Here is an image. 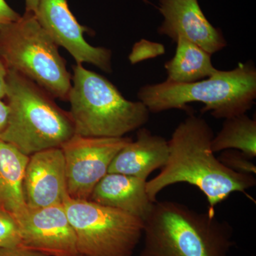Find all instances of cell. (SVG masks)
<instances>
[{"instance_id":"obj_13","label":"cell","mask_w":256,"mask_h":256,"mask_svg":"<svg viewBox=\"0 0 256 256\" xmlns=\"http://www.w3.org/2000/svg\"><path fill=\"white\" fill-rule=\"evenodd\" d=\"M169 156L168 141L140 128L136 141H130L114 156L108 173H118L148 180V176L166 164Z\"/></svg>"},{"instance_id":"obj_8","label":"cell","mask_w":256,"mask_h":256,"mask_svg":"<svg viewBox=\"0 0 256 256\" xmlns=\"http://www.w3.org/2000/svg\"><path fill=\"white\" fill-rule=\"evenodd\" d=\"M130 138H87L75 134L60 146L65 160L67 190L73 200H89L97 184Z\"/></svg>"},{"instance_id":"obj_15","label":"cell","mask_w":256,"mask_h":256,"mask_svg":"<svg viewBox=\"0 0 256 256\" xmlns=\"http://www.w3.org/2000/svg\"><path fill=\"white\" fill-rule=\"evenodd\" d=\"M30 156L0 139V212L13 217L26 208L23 178Z\"/></svg>"},{"instance_id":"obj_9","label":"cell","mask_w":256,"mask_h":256,"mask_svg":"<svg viewBox=\"0 0 256 256\" xmlns=\"http://www.w3.org/2000/svg\"><path fill=\"white\" fill-rule=\"evenodd\" d=\"M35 16L56 44L65 48L77 64H90L106 73L112 72V52L86 41L84 33L92 31L78 23L67 0H40Z\"/></svg>"},{"instance_id":"obj_12","label":"cell","mask_w":256,"mask_h":256,"mask_svg":"<svg viewBox=\"0 0 256 256\" xmlns=\"http://www.w3.org/2000/svg\"><path fill=\"white\" fill-rule=\"evenodd\" d=\"M23 192L30 208L64 204L69 196L62 148L45 150L30 156L23 178Z\"/></svg>"},{"instance_id":"obj_6","label":"cell","mask_w":256,"mask_h":256,"mask_svg":"<svg viewBox=\"0 0 256 256\" xmlns=\"http://www.w3.org/2000/svg\"><path fill=\"white\" fill-rule=\"evenodd\" d=\"M0 58L8 69L35 82L54 98L68 101L72 76L58 46L34 14L25 12L0 30Z\"/></svg>"},{"instance_id":"obj_4","label":"cell","mask_w":256,"mask_h":256,"mask_svg":"<svg viewBox=\"0 0 256 256\" xmlns=\"http://www.w3.org/2000/svg\"><path fill=\"white\" fill-rule=\"evenodd\" d=\"M5 98L9 118L0 139L25 156L60 148L75 136L70 112L60 108L46 90L11 69Z\"/></svg>"},{"instance_id":"obj_3","label":"cell","mask_w":256,"mask_h":256,"mask_svg":"<svg viewBox=\"0 0 256 256\" xmlns=\"http://www.w3.org/2000/svg\"><path fill=\"white\" fill-rule=\"evenodd\" d=\"M140 101L150 112L185 109L190 102L204 104L202 114L228 119L246 114L256 98V69L252 62L239 64L232 70L216 73L198 82L178 84L166 80L146 85L138 92Z\"/></svg>"},{"instance_id":"obj_5","label":"cell","mask_w":256,"mask_h":256,"mask_svg":"<svg viewBox=\"0 0 256 256\" xmlns=\"http://www.w3.org/2000/svg\"><path fill=\"white\" fill-rule=\"evenodd\" d=\"M73 70L68 101L75 134L122 138L146 124L150 112L141 101L124 98L110 80L82 64Z\"/></svg>"},{"instance_id":"obj_25","label":"cell","mask_w":256,"mask_h":256,"mask_svg":"<svg viewBox=\"0 0 256 256\" xmlns=\"http://www.w3.org/2000/svg\"><path fill=\"white\" fill-rule=\"evenodd\" d=\"M40 0H25L26 12H25L36 14Z\"/></svg>"},{"instance_id":"obj_24","label":"cell","mask_w":256,"mask_h":256,"mask_svg":"<svg viewBox=\"0 0 256 256\" xmlns=\"http://www.w3.org/2000/svg\"><path fill=\"white\" fill-rule=\"evenodd\" d=\"M9 114V106L2 100H0V136L8 124Z\"/></svg>"},{"instance_id":"obj_23","label":"cell","mask_w":256,"mask_h":256,"mask_svg":"<svg viewBox=\"0 0 256 256\" xmlns=\"http://www.w3.org/2000/svg\"><path fill=\"white\" fill-rule=\"evenodd\" d=\"M8 73V67L6 66L2 60L0 58V100H2L6 97Z\"/></svg>"},{"instance_id":"obj_17","label":"cell","mask_w":256,"mask_h":256,"mask_svg":"<svg viewBox=\"0 0 256 256\" xmlns=\"http://www.w3.org/2000/svg\"><path fill=\"white\" fill-rule=\"evenodd\" d=\"M214 152L235 150L250 159L256 156V120L246 114L226 119L220 132L214 136Z\"/></svg>"},{"instance_id":"obj_26","label":"cell","mask_w":256,"mask_h":256,"mask_svg":"<svg viewBox=\"0 0 256 256\" xmlns=\"http://www.w3.org/2000/svg\"><path fill=\"white\" fill-rule=\"evenodd\" d=\"M68 256H88L84 255V254H80V252H78V254H74V255Z\"/></svg>"},{"instance_id":"obj_19","label":"cell","mask_w":256,"mask_h":256,"mask_svg":"<svg viewBox=\"0 0 256 256\" xmlns=\"http://www.w3.org/2000/svg\"><path fill=\"white\" fill-rule=\"evenodd\" d=\"M218 159L222 164L236 172L255 176L256 166L252 159L242 154V152L235 150H224Z\"/></svg>"},{"instance_id":"obj_22","label":"cell","mask_w":256,"mask_h":256,"mask_svg":"<svg viewBox=\"0 0 256 256\" xmlns=\"http://www.w3.org/2000/svg\"><path fill=\"white\" fill-rule=\"evenodd\" d=\"M0 256H48L24 247L0 248Z\"/></svg>"},{"instance_id":"obj_7","label":"cell","mask_w":256,"mask_h":256,"mask_svg":"<svg viewBox=\"0 0 256 256\" xmlns=\"http://www.w3.org/2000/svg\"><path fill=\"white\" fill-rule=\"evenodd\" d=\"M78 252L88 256H132L142 238L144 222L90 200L68 197L64 203Z\"/></svg>"},{"instance_id":"obj_27","label":"cell","mask_w":256,"mask_h":256,"mask_svg":"<svg viewBox=\"0 0 256 256\" xmlns=\"http://www.w3.org/2000/svg\"><path fill=\"white\" fill-rule=\"evenodd\" d=\"M143 1H144V2H146V3H150L148 1V0H143Z\"/></svg>"},{"instance_id":"obj_10","label":"cell","mask_w":256,"mask_h":256,"mask_svg":"<svg viewBox=\"0 0 256 256\" xmlns=\"http://www.w3.org/2000/svg\"><path fill=\"white\" fill-rule=\"evenodd\" d=\"M14 218L21 234L22 247L48 256L78 254L76 236L64 204L26 206Z\"/></svg>"},{"instance_id":"obj_2","label":"cell","mask_w":256,"mask_h":256,"mask_svg":"<svg viewBox=\"0 0 256 256\" xmlns=\"http://www.w3.org/2000/svg\"><path fill=\"white\" fill-rule=\"evenodd\" d=\"M143 222L140 256H228L233 247L232 226L208 210L156 201Z\"/></svg>"},{"instance_id":"obj_16","label":"cell","mask_w":256,"mask_h":256,"mask_svg":"<svg viewBox=\"0 0 256 256\" xmlns=\"http://www.w3.org/2000/svg\"><path fill=\"white\" fill-rule=\"evenodd\" d=\"M174 57L164 64L170 82L190 84L208 78L216 73L212 54L184 37L176 40Z\"/></svg>"},{"instance_id":"obj_1","label":"cell","mask_w":256,"mask_h":256,"mask_svg":"<svg viewBox=\"0 0 256 256\" xmlns=\"http://www.w3.org/2000/svg\"><path fill=\"white\" fill-rule=\"evenodd\" d=\"M214 132L205 120L188 116L175 128L170 140L169 156L156 178L146 181V191L152 202L171 185L188 183L206 197L208 210L234 192H240L254 201L247 190L256 186L254 175L236 172L220 162L212 150Z\"/></svg>"},{"instance_id":"obj_18","label":"cell","mask_w":256,"mask_h":256,"mask_svg":"<svg viewBox=\"0 0 256 256\" xmlns=\"http://www.w3.org/2000/svg\"><path fill=\"white\" fill-rule=\"evenodd\" d=\"M22 247V237L12 216L0 212V248Z\"/></svg>"},{"instance_id":"obj_21","label":"cell","mask_w":256,"mask_h":256,"mask_svg":"<svg viewBox=\"0 0 256 256\" xmlns=\"http://www.w3.org/2000/svg\"><path fill=\"white\" fill-rule=\"evenodd\" d=\"M20 18L21 15L10 8L5 0H0V30L6 25L18 21Z\"/></svg>"},{"instance_id":"obj_11","label":"cell","mask_w":256,"mask_h":256,"mask_svg":"<svg viewBox=\"0 0 256 256\" xmlns=\"http://www.w3.org/2000/svg\"><path fill=\"white\" fill-rule=\"evenodd\" d=\"M158 10L164 18L160 34L174 42L184 37L212 55L226 46L222 30L207 20L198 0H159Z\"/></svg>"},{"instance_id":"obj_20","label":"cell","mask_w":256,"mask_h":256,"mask_svg":"<svg viewBox=\"0 0 256 256\" xmlns=\"http://www.w3.org/2000/svg\"><path fill=\"white\" fill-rule=\"evenodd\" d=\"M164 52L163 45L142 40L133 46L132 52L129 56V60L131 64H134L144 60L154 58L164 54Z\"/></svg>"},{"instance_id":"obj_14","label":"cell","mask_w":256,"mask_h":256,"mask_svg":"<svg viewBox=\"0 0 256 256\" xmlns=\"http://www.w3.org/2000/svg\"><path fill=\"white\" fill-rule=\"evenodd\" d=\"M146 180L107 173L94 188L90 201L116 208L144 220L152 208L146 191Z\"/></svg>"}]
</instances>
